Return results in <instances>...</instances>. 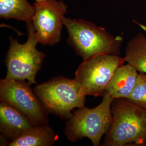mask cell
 <instances>
[{
	"label": "cell",
	"instance_id": "6da1fadb",
	"mask_svg": "<svg viewBox=\"0 0 146 146\" xmlns=\"http://www.w3.org/2000/svg\"><path fill=\"white\" fill-rule=\"evenodd\" d=\"M112 125L102 146H145L146 109L127 98L115 99L111 104Z\"/></svg>",
	"mask_w": 146,
	"mask_h": 146
},
{
	"label": "cell",
	"instance_id": "7a4b0ae2",
	"mask_svg": "<svg viewBox=\"0 0 146 146\" xmlns=\"http://www.w3.org/2000/svg\"><path fill=\"white\" fill-rule=\"evenodd\" d=\"M68 33L67 42L83 60L98 54L119 55L123 39L114 36L102 27L83 19L64 18Z\"/></svg>",
	"mask_w": 146,
	"mask_h": 146
},
{
	"label": "cell",
	"instance_id": "3957f363",
	"mask_svg": "<svg viewBox=\"0 0 146 146\" xmlns=\"http://www.w3.org/2000/svg\"><path fill=\"white\" fill-rule=\"evenodd\" d=\"M114 99L107 92L100 104L93 108L84 107L73 110L67 120L64 133L69 141L77 142L89 138L94 146H99L102 137L108 132L112 121L111 104Z\"/></svg>",
	"mask_w": 146,
	"mask_h": 146
},
{
	"label": "cell",
	"instance_id": "277c9868",
	"mask_svg": "<svg viewBox=\"0 0 146 146\" xmlns=\"http://www.w3.org/2000/svg\"><path fill=\"white\" fill-rule=\"evenodd\" d=\"M33 90L47 112L62 119L70 118L74 108L84 106L86 96L75 79L58 76L37 84Z\"/></svg>",
	"mask_w": 146,
	"mask_h": 146
},
{
	"label": "cell",
	"instance_id": "5b68a950",
	"mask_svg": "<svg viewBox=\"0 0 146 146\" xmlns=\"http://www.w3.org/2000/svg\"><path fill=\"white\" fill-rule=\"evenodd\" d=\"M28 33L27 42L19 43L17 39L10 37V45L5 63L7 68L5 79L27 80L29 85L36 84L35 77L41 69L44 58V52L36 49L38 41L32 22L26 23Z\"/></svg>",
	"mask_w": 146,
	"mask_h": 146
},
{
	"label": "cell",
	"instance_id": "8992f818",
	"mask_svg": "<svg viewBox=\"0 0 146 146\" xmlns=\"http://www.w3.org/2000/svg\"><path fill=\"white\" fill-rule=\"evenodd\" d=\"M125 62L119 55H96L83 60L76 71L74 79L85 96H103L114 73Z\"/></svg>",
	"mask_w": 146,
	"mask_h": 146
},
{
	"label": "cell",
	"instance_id": "52a82bcc",
	"mask_svg": "<svg viewBox=\"0 0 146 146\" xmlns=\"http://www.w3.org/2000/svg\"><path fill=\"white\" fill-rule=\"evenodd\" d=\"M0 100L23 112L34 125L48 124V112L25 80L1 79Z\"/></svg>",
	"mask_w": 146,
	"mask_h": 146
},
{
	"label": "cell",
	"instance_id": "ba28073f",
	"mask_svg": "<svg viewBox=\"0 0 146 146\" xmlns=\"http://www.w3.org/2000/svg\"><path fill=\"white\" fill-rule=\"evenodd\" d=\"M35 1V10L32 23L36 39L42 44L53 46L61 39L68 6L62 1Z\"/></svg>",
	"mask_w": 146,
	"mask_h": 146
},
{
	"label": "cell",
	"instance_id": "9c48e42d",
	"mask_svg": "<svg viewBox=\"0 0 146 146\" xmlns=\"http://www.w3.org/2000/svg\"><path fill=\"white\" fill-rule=\"evenodd\" d=\"M24 113L12 106L1 102L0 132L7 141H11L34 126Z\"/></svg>",
	"mask_w": 146,
	"mask_h": 146
},
{
	"label": "cell",
	"instance_id": "30bf717a",
	"mask_svg": "<svg viewBox=\"0 0 146 146\" xmlns=\"http://www.w3.org/2000/svg\"><path fill=\"white\" fill-rule=\"evenodd\" d=\"M58 138L48 124L34 125L10 142L1 136V146H51L54 145Z\"/></svg>",
	"mask_w": 146,
	"mask_h": 146
},
{
	"label": "cell",
	"instance_id": "8fae6325",
	"mask_svg": "<svg viewBox=\"0 0 146 146\" xmlns=\"http://www.w3.org/2000/svg\"><path fill=\"white\" fill-rule=\"evenodd\" d=\"M137 72L128 63L121 66L114 73L106 92L114 99L127 98L136 85L138 74Z\"/></svg>",
	"mask_w": 146,
	"mask_h": 146
},
{
	"label": "cell",
	"instance_id": "7c38bea8",
	"mask_svg": "<svg viewBox=\"0 0 146 146\" xmlns=\"http://www.w3.org/2000/svg\"><path fill=\"white\" fill-rule=\"evenodd\" d=\"M35 7L27 0H0V17L15 19L26 23L32 22Z\"/></svg>",
	"mask_w": 146,
	"mask_h": 146
},
{
	"label": "cell",
	"instance_id": "4fadbf2b",
	"mask_svg": "<svg viewBox=\"0 0 146 146\" xmlns=\"http://www.w3.org/2000/svg\"><path fill=\"white\" fill-rule=\"evenodd\" d=\"M124 58L137 71L146 73V37L143 33H138L129 42Z\"/></svg>",
	"mask_w": 146,
	"mask_h": 146
},
{
	"label": "cell",
	"instance_id": "5bb4252c",
	"mask_svg": "<svg viewBox=\"0 0 146 146\" xmlns=\"http://www.w3.org/2000/svg\"><path fill=\"white\" fill-rule=\"evenodd\" d=\"M127 99L146 109V74H138L135 87Z\"/></svg>",
	"mask_w": 146,
	"mask_h": 146
},
{
	"label": "cell",
	"instance_id": "9a60e30c",
	"mask_svg": "<svg viewBox=\"0 0 146 146\" xmlns=\"http://www.w3.org/2000/svg\"><path fill=\"white\" fill-rule=\"evenodd\" d=\"M145 146H146V145H145Z\"/></svg>",
	"mask_w": 146,
	"mask_h": 146
}]
</instances>
